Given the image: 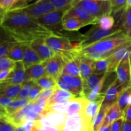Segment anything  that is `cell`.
Listing matches in <instances>:
<instances>
[{"label":"cell","instance_id":"cell-1","mask_svg":"<svg viewBox=\"0 0 131 131\" xmlns=\"http://www.w3.org/2000/svg\"><path fill=\"white\" fill-rule=\"evenodd\" d=\"M1 27L12 40L29 44L35 40L46 39L55 34L52 29L20 10L1 12Z\"/></svg>","mask_w":131,"mask_h":131},{"label":"cell","instance_id":"cell-2","mask_svg":"<svg viewBox=\"0 0 131 131\" xmlns=\"http://www.w3.org/2000/svg\"><path fill=\"white\" fill-rule=\"evenodd\" d=\"M130 42V37L122 31L82 49L79 53L95 61L107 58Z\"/></svg>","mask_w":131,"mask_h":131},{"label":"cell","instance_id":"cell-3","mask_svg":"<svg viewBox=\"0 0 131 131\" xmlns=\"http://www.w3.org/2000/svg\"><path fill=\"white\" fill-rule=\"evenodd\" d=\"M124 31L121 28L115 26L113 29L105 30L99 27L98 24L93 25V27L84 35H81L78 37V42L80 46L81 50L93 44L104 38L110 37L116 33Z\"/></svg>","mask_w":131,"mask_h":131},{"label":"cell","instance_id":"cell-4","mask_svg":"<svg viewBox=\"0 0 131 131\" xmlns=\"http://www.w3.org/2000/svg\"><path fill=\"white\" fill-rule=\"evenodd\" d=\"M75 5L82 7L97 19L113 13L112 6L109 0H75L72 5Z\"/></svg>","mask_w":131,"mask_h":131},{"label":"cell","instance_id":"cell-5","mask_svg":"<svg viewBox=\"0 0 131 131\" xmlns=\"http://www.w3.org/2000/svg\"><path fill=\"white\" fill-rule=\"evenodd\" d=\"M45 42L56 54L72 51H79L78 43L72 42L69 37L63 35H59L55 33L46 38Z\"/></svg>","mask_w":131,"mask_h":131},{"label":"cell","instance_id":"cell-6","mask_svg":"<svg viewBox=\"0 0 131 131\" xmlns=\"http://www.w3.org/2000/svg\"><path fill=\"white\" fill-rule=\"evenodd\" d=\"M15 10H21L29 16L36 19L56 10L49 0H38L21 8Z\"/></svg>","mask_w":131,"mask_h":131},{"label":"cell","instance_id":"cell-7","mask_svg":"<svg viewBox=\"0 0 131 131\" xmlns=\"http://www.w3.org/2000/svg\"><path fill=\"white\" fill-rule=\"evenodd\" d=\"M46 69V75L54 78L56 81L62 75L65 62L59 54L47 61L43 62Z\"/></svg>","mask_w":131,"mask_h":131},{"label":"cell","instance_id":"cell-8","mask_svg":"<svg viewBox=\"0 0 131 131\" xmlns=\"http://www.w3.org/2000/svg\"><path fill=\"white\" fill-rule=\"evenodd\" d=\"M124 89H125L118 81V79L107 88L104 97L101 107L108 110L110 107L116 103L119 96Z\"/></svg>","mask_w":131,"mask_h":131},{"label":"cell","instance_id":"cell-9","mask_svg":"<svg viewBox=\"0 0 131 131\" xmlns=\"http://www.w3.org/2000/svg\"><path fill=\"white\" fill-rule=\"evenodd\" d=\"M71 7L52 11L38 18V19H37V20L40 24L49 28H50V27H54L56 26H58L59 24H62L65 14L67 12V10H69ZM50 29H51V28H50Z\"/></svg>","mask_w":131,"mask_h":131},{"label":"cell","instance_id":"cell-10","mask_svg":"<svg viewBox=\"0 0 131 131\" xmlns=\"http://www.w3.org/2000/svg\"><path fill=\"white\" fill-rule=\"evenodd\" d=\"M118 81L125 88L131 85V65L130 58L123 59L115 70Z\"/></svg>","mask_w":131,"mask_h":131},{"label":"cell","instance_id":"cell-11","mask_svg":"<svg viewBox=\"0 0 131 131\" xmlns=\"http://www.w3.org/2000/svg\"><path fill=\"white\" fill-rule=\"evenodd\" d=\"M69 17L77 18L81 21L84 22L87 25L90 24L95 25L98 24L99 19L91 15L84 9L78 5H72V6L67 10L63 19Z\"/></svg>","mask_w":131,"mask_h":131},{"label":"cell","instance_id":"cell-12","mask_svg":"<svg viewBox=\"0 0 131 131\" xmlns=\"http://www.w3.org/2000/svg\"><path fill=\"white\" fill-rule=\"evenodd\" d=\"M30 46L38 54L42 62H45L52 58L57 54L52 49L49 47L48 45L45 42V39L39 38L35 40L30 43Z\"/></svg>","mask_w":131,"mask_h":131},{"label":"cell","instance_id":"cell-13","mask_svg":"<svg viewBox=\"0 0 131 131\" xmlns=\"http://www.w3.org/2000/svg\"><path fill=\"white\" fill-rule=\"evenodd\" d=\"M26 81V69L22 61L16 62L15 67L7 79L1 82V84H23Z\"/></svg>","mask_w":131,"mask_h":131},{"label":"cell","instance_id":"cell-14","mask_svg":"<svg viewBox=\"0 0 131 131\" xmlns=\"http://www.w3.org/2000/svg\"><path fill=\"white\" fill-rule=\"evenodd\" d=\"M103 100L104 97H101V98L98 99L95 101H88L83 112L80 113L84 117V118L86 120L87 122L91 125V127H92V122L94 120L95 116H97L100 109H101Z\"/></svg>","mask_w":131,"mask_h":131},{"label":"cell","instance_id":"cell-15","mask_svg":"<svg viewBox=\"0 0 131 131\" xmlns=\"http://www.w3.org/2000/svg\"><path fill=\"white\" fill-rule=\"evenodd\" d=\"M77 59L79 63L81 78H82L83 81H84L88 79L91 74H93V65L95 60L81 54L79 52L77 56Z\"/></svg>","mask_w":131,"mask_h":131},{"label":"cell","instance_id":"cell-16","mask_svg":"<svg viewBox=\"0 0 131 131\" xmlns=\"http://www.w3.org/2000/svg\"><path fill=\"white\" fill-rule=\"evenodd\" d=\"M29 43H20V42L12 41L7 57L15 61V62L22 61L24 56V51Z\"/></svg>","mask_w":131,"mask_h":131},{"label":"cell","instance_id":"cell-17","mask_svg":"<svg viewBox=\"0 0 131 131\" xmlns=\"http://www.w3.org/2000/svg\"><path fill=\"white\" fill-rule=\"evenodd\" d=\"M75 98H78V97L75 95L72 94V93L67 92V91L60 89L56 86L55 88L54 95L49 100L47 104H48V106H51V105L54 104L70 102Z\"/></svg>","mask_w":131,"mask_h":131},{"label":"cell","instance_id":"cell-18","mask_svg":"<svg viewBox=\"0 0 131 131\" xmlns=\"http://www.w3.org/2000/svg\"><path fill=\"white\" fill-rule=\"evenodd\" d=\"M87 102L88 100L82 97L75 98L70 101L65 112L67 116L70 117L75 115L81 113Z\"/></svg>","mask_w":131,"mask_h":131},{"label":"cell","instance_id":"cell-19","mask_svg":"<svg viewBox=\"0 0 131 131\" xmlns=\"http://www.w3.org/2000/svg\"><path fill=\"white\" fill-rule=\"evenodd\" d=\"M22 62L24 65L25 69H28L29 67L33 66V65L43 63L38 54L31 47L30 44L26 47L25 51H24Z\"/></svg>","mask_w":131,"mask_h":131},{"label":"cell","instance_id":"cell-20","mask_svg":"<svg viewBox=\"0 0 131 131\" xmlns=\"http://www.w3.org/2000/svg\"><path fill=\"white\" fill-rule=\"evenodd\" d=\"M46 75V69L43 63L33 65L26 69V81H32L35 82L40 78Z\"/></svg>","mask_w":131,"mask_h":131},{"label":"cell","instance_id":"cell-21","mask_svg":"<svg viewBox=\"0 0 131 131\" xmlns=\"http://www.w3.org/2000/svg\"><path fill=\"white\" fill-rule=\"evenodd\" d=\"M106 74H92L88 77V79L83 81V98L87 93L96 88L101 83L104 78Z\"/></svg>","mask_w":131,"mask_h":131},{"label":"cell","instance_id":"cell-22","mask_svg":"<svg viewBox=\"0 0 131 131\" xmlns=\"http://www.w3.org/2000/svg\"><path fill=\"white\" fill-rule=\"evenodd\" d=\"M124 117V113L122 111L118 104L116 102L108 109L106 113V118L104 121L103 125L110 126L115 120Z\"/></svg>","mask_w":131,"mask_h":131},{"label":"cell","instance_id":"cell-23","mask_svg":"<svg viewBox=\"0 0 131 131\" xmlns=\"http://www.w3.org/2000/svg\"><path fill=\"white\" fill-rule=\"evenodd\" d=\"M60 79H62L67 83L71 85L73 88H75L81 95V97L83 98V81L81 77L62 74L60 77Z\"/></svg>","mask_w":131,"mask_h":131},{"label":"cell","instance_id":"cell-24","mask_svg":"<svg viewBox=\"0 0 131 131\" xmlns=\"http://www.w3.org/2000/svg\"><path fill=\"white\" fill-rule=\"evenodd\" d=\"M87 24L84 22L75 17H69L63 19L61 24L63 29L68 31H76Z\"/></svg>","mask_w":131,"mask_h":131},{"label":"cell","instance_id":"cell-25","mask_svg":"<svg viewBox=\"0 0 131 131\" xmlns=\"http://www.w3.org/2000/svg\"><path fill=\"white\" fill-rule=\"evenodd\" d=\"M23 84H1V95L6 96L12 99H17L21 90Z\"/></svg>","mask_w":131,"mask_h":131},{"label":"cell","instance_id":"cell-26","mask_svg":"<svg viewBox=\"0 0 131 131\" xmlns=\"http://www.w3.org/2000/svg\"><path fill=\"white\" fill-rule=\"evenodd\" d=\"M78 53H79V52H78ZM78 54H77L76 56L74 57V58L68 60V61L65 63V67H64L63 70L62 74H67V75L81 77L79 63H78V59H77V56H78Z\"/></svg>","mask_w":131,"mask_h":131},{"label":"cell","instance_id":"cell-27","mask_svg":"<svg viewBox=\"0 0 131 131\" xmlns=\"http://www.w3.org/2000/svg\"><path fill=\"white\" fill-rule=\"evenodd\" d=\"M110 61L109 58L101 60H96L93 65V74H106L108 72L110 68Z\"/></svg>","mask_w":131,"mask_h":131},{"label":"cell","instance_id":"cell-28","mask_svg":"<svg viewBox=\"0 0 131 131\" xmlns=\"http://www.w3.org/2000/svg\"><path fill=\"white\" fill-rule=\"evenodd\" d=\"M121 28L125 33L131 31V6H127L123 12L121 20Z\"/></svg>","mask_w":131,"mask_h":131},{"label":"cell","instance_id":"cell-29","mask_svg":"<svg viewBox=\"0 0 131 131\" xmlns=\"http://www.w3.org/2000/svg\"><path fill=\"white\" fill-rule=\"evenodd\" d=\"M131 97V85L123 90L119 96L117 103L118 104L122 111L124 113V110L129 106V101Z\"/></svg>","mask_w":131,"mask_h":131},{"label":"cell","instance_id":"cell-30","mask_svg":"<svg viewBox=\"0 0 131 131\" xmlns=\"http://www.w3.org/2000/svg\"><path fill=\"white\" fill-rule=\"evenodd\" d=\"M107 110H107V109L101 107L98 114H97V116H95L94 120L92 122V131L99 130L102 125H103L104 121V119L106 118V113H107Z\"/></svg>","mask_w":131,"mask_h":131},{"label":"cell","instance_id":"cell-31","mask_svg":"<svg viewBox=\"0 0 131 131\" xmlns=\"http://www.w3.org/2000/svg\"><path fill=\"white\" fill-rule=\"evenodd\" d=\"M35 83L42 89H51L56 88L57 86V81L47 75L40 78Z\"/></svg>","mask_w":131,"mask_h":131},{"label":"cell","instance_id":"cell-32","mask_svg":"<svg viewBox=\"0 0 131 131\" xmlns=\"http://www.w3.org/2000/svg\"><path fill=\"white\" fill-rule=\"evenodd\" d=\"M115 18L111 15H106L102 16L98 19V25L102 29L109 30L114 28Z\"/></svg>","mask_w":131,"mask_h":131},{"label":"cell","instance_id":"cell-33","mask_svg":"<svg viewBox=\"0 0 131 131\" xmlns=\"http://www.w3.org/2000/svg\"><path fill=\"white\" fill-rule=\"evenodd\" d=\"M35 82L32 81H27L23 84L21 90L18 95L17 99H28L30 92L35 84Z\"/></svg>","mask_w":131,"mask_h":131},{"label":"cell","instance_id":"cell-34","mask_svg":"<svg viewBox=\"0 0 131 131\" xmlns=\"http://www.w3.org/2000/svg\"><path fill=\"white\" fill-rule=\"evenodd\" d=\"M16 62L8 57L1 58L0 59V71L13 70L15 67Z\"/></svg>","mask_w":131,"mask_h":131},{"label":"cell","instance_id":"cell-35","mask_svg":"<svg viewBox=\"0 0 131 131\" xmlns=\"http://www.w3.org/2000/svg\"><path fill=\"white\" fill-rule=\"evenodd\" d=\"M75 0H49L55 10H61L71 7Z\"/></svg>","mask_w":131,"mask_h":131},{"label":"cell","instance_id":"cell-36","mask_svg":"<svg viewBox=\"0 0 131 131\" xmlns=\"http://www.w3.org/2000/svg\"><path fill=\"white\" fill-rule=\"evenodd\" d=\"M57 86V88H60V89L63 90L70 92V93H72V94L75 95L78 98V97H81L79 92H78L75 88H74L71 85H70L69 84L67 83L66 82H65L64 81H63L62 79H60V78L57 80V86Z\"/></svg>","mask_w":131,"mask_h":131},{"label":"cell","instance_id":"cell-37","mask_svg":"<svg viewBox=\"0 0 131 131\" xmlns=\"http://www.w3.org/2000/svg\"><path fill=\"white\" fill-rule=\"evenodd\" d=\"M112 6L113 13H118L124 10L127 6V0H109Z\"/></svg>","mask_w":131,"mask_h":131},{"label":"cell","instance_id":"cell-38","mask_svg":"<svg viewBox=\"0 0 131 131\" xmlns=\"http://www.w3.org/2000/svg\"><path fill=\"white\" fill-rule=\"evenodd\" d=\"M42 90H43V89L41 87H40L36 83H35L34 86H33V88H32L31 91L30 92V94H29V97L28 98L29 102H33V103H35L36 102V101L39 98L40 94Z\"/></svg>","mask_w":131,"mask_h":131},{"label":"cell","instance_id":"cell-39","mask_svg":"<svg viewBox=\"0 0 131 131\" xmlns=\"http://www.w3.org/2000/svg\"><path fill=\"white\" fill-rule=\"evenodd\" d=\"M18 0H0L1 12H6L12 9Z\"/></svg>","mask_w":131,"mask_h":131},{"label":"cell","instance_id":"cell-40","mask_svg":"<svg viewBox=\"0 0 131 131\" xmlns=\"http://www.w3.org/2000/svg\"><path fill=\"white\" fill-rule=\"evenodd\" d=\"M12 41V40L10 38L1 41V45H0V57L3 58L8 56Z\"/></svg>","mask_w":131,"mask_h":131},{"label":"cell","instance_id":"cell-41","mask_svg":"<svg viewBox=\"0 0 131 131\" xmlns=\"http://www.w3.org/2000/svg\"><path fill=\"white\" fill-rule=\"evenodd\" d=\"M69 103H70V102L54 104H52L51 106H48V107L51 111L57 113H65Z\"/></svg>","mask_w":131,"mask_h":131},{"label":"cell","instance_id":"cell-42","mask_svg":"<svg viewBox=\"0 0 131 131\" xmlns=\"http://www.w3.org/2000/svg\"><path fill=\"white\" fill-rule=\"evenodd\" d=\"M15 99L10 98V97H6L4 95H1V99H0V106L1 108L7 109L12 104L13 102Z\"/></svg>","mask_w":131,"mask_h":131},{"label":"cell","instance_id":"cell-43","mask_svg":"<svg viewBox=\"0 0 131 131\" xmlns=\"http://www.w3.org/2000/svg\"><path fill=\"white\" fill-rule=\"evenodd\" d=\"M124 122V117L120 118L115 120L110 125V131H122Z\"/></svg>","mask_w":131,"mask_h":131},{"label":"cell","instance_id":"cell-44","mask_svg":"<svg viewBox=\"0 0 131 131\" xmlns=\"http://www.w3.org/2000/svg\"><path fill=\"white\" fill-rule=\"evenodd\" d=\"M15 127L6 120L1 119L0 121V131H14Z\"/></svg>","mask_w":131,"mask_h":131},{"label":"cell","instance_id":"cell-45","mask_svg":"<svg viewBox=\"0 0 131 131\" xmlns=\"http://www.w3.org/2000/svg\"><path fill=\"white\" fill-rule=\"evenodd\" d=\"M54 91L55 88H51V89H43V90L41 92L40 94L39 98L44 99L45 100L48 101L54 95Z\"/></svg>","mask_w":131,"mask_h":131},{"label":"cell","instance_id":"cell-46","mask_svg":"<svg viewBox=\"0 0 131 131\" xmlns=\"http://www.w3.org/2000/svg\"><path fill=\"white\" fill-rule=\"evenodd\" d=\"M124 118L125 120L131 122V105L128 106L124 111Z\"/></svg>","mask_w":131,"mask_h":131},{"label":"cell","instance_id":"cell-47","mask_svg":"<svg viewBox=\"0 0 131 131\" xmlns=\"http://www.w3.org/2000/svg\"><path fill=\"white\" fill-rule=\"evenodd\" d=\"M47 102L46 100H45L44 99H42V98H38V99L36 101V102H35V104H36L37 105H38V106L41 107L43 109H46V107L48 106V104H47Z\"/></svg>","mask_w":131,"mask_h":131},{"label":"cell","instance_id":"cell-48","mask_svg":"<svg viewBox=\"0 0 131 131\" xmlns=\"http://www.w3.org/2000/svg\"><path fill=\"white\" fill-rule=\"evenodd\" d=\"M12 70H3V71H1L0 73V82L3 81L6 79H7L8 77L10 74Z\"/></svg>","mask_w":131,"mask_h":131},{"label":"cell","instance_id":"cell-49","mask_svg":"<svg viewBox=\"0 0 131 131\" xmlns=\"http://www.w3.org/2000/svg\"><path fill=\"white\" fill-rule=\"evenodd\" d=\"M122 131H131V122L124 120Z\"/></svg>","mask_w":131,"mask_h":131},{"label":"cell","instance_id":"cell-50","mask_svg":"<svg viewBox=\"0 0 131 131\" xmlns=\"http://www.w3.org/2000/svg\"><path fill=\"white\" fill-rule=\"evenodd\" d=\"M38 131H60V130L58 128L52 127L41 128V129H40Z\"/></svg>","mask_w":131,"mask_h":131},{"label":"cell","instance_id":"cell-51","mask_svg":"<svg viewBox=\"0 0 131 131\" xmlns=\"http://www.w3.org/2000/svg\"><path fill=\"white\" fill-rule=\"evenodd\" d=\"M99 131H110V126L102 125Z\"/></svg>","mask_w":131,"mask_h":131},{"label":"cell","instance_id":"cell-52","mask_svg":"<svg viewBox=\"0 0 131 131\" xmlns=\"http://www.w3.org/2000/svg\"><path fill=\"white\" fill-rule=\"evenodd\" d=\"M60 131H72V130H70L69 128H68L67 127L65 126V125H64V126H63L61 129H60Z\"/></svg>","mask_w":131,"mask_h":131},{"label":"cell","instance_id":"cell-53","mask_svg":"<svg viewBox=\"0 0 131 131\" xmlns=\"http://www.w3.org/2000/svg\"><path fill=\"white\" fill-rule=\"evenodd\" d=\"M14 131H24V130L21 126V127H15Z\"/></svg>","mask_w":131,"mask_h":131},{"label":"cell","instance_id":"cell-54","mask_svg":"<svg viewBox=\"0 0 131 131\" xmlns=\"http://www.w3.org/2000/svg\"><path fill=\"white\" fill-rule=\"evenodd\" d=\"M127 6H131V0H127Z\"/></svg>","mask_w":131,"mask_h":131},{"label":"cell","instance_id":"cell-55","mask_svg":"<svg viewBox=\"0 0 131 131\" xmlns=\"http://www.w3.org/2000/svg\"><path fill=\"white\" fill-rule=\"evenodd\" d=\"M34 1V0H27V1H26V5H29V3H31V1ZM37 1H38V0H37Z\"/></svg>","mask_w":131,"mask_h":131},{"label":"cell","instance_id":"cell-56","mask_svg":"<svg viewBox=\"0 0 131 131\" xmlns=\"http://www.w3.org/2000/svg\"><path fill=\"white\" fill-rule=\"evenodd\" d=\"M128 35H129V37H130V38H131V31L130 32V33H128Z\"/></svg>","mask_w":131,"mask_h":131},{"label":"cell","instance_id":"cell-57","mask_svg":"<svg viewBox=\"0 0 131 131\" xmlns=\"http://www.w3.org/2000/svg\"><path fill=\"white\" fill-rule=\"evenodd\" d=\"M130 65H131V58H130Z\"/></svg>","mask_w":131,"mask_h":131}]
</instances>
